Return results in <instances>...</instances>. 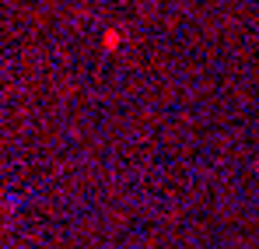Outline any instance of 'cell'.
I'll return each instance as SVG.
<instances>
[{"mask_svg": "<svg viewBox=\"0 0 259 249\" xmlns=\"http://www.w3.org/2000/svg\"><path fill=\"white\" fill-rule=\"evenodd\" d=\"M102 46H105V49H116V46H119V32H105Z\"/></svg>", "mask_w": 259, "mask_h": 249, "instance_id": "1", "label": "cell"}]
</instances>
